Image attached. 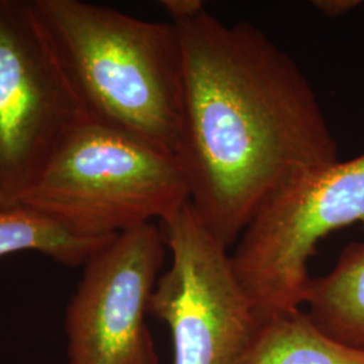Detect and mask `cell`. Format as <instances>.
Returning <instances> with one entry per match:
<instances>
[{
  "label": "cell",
  "instance_id": "obj_1",
  "mask_svg": "<svg viewBox=\"0 0 364 364\" xmlns=\"http://www.w3.org/2000/svg\"><path fill=\"white\" fill-rule=\"evenodd\" d=\"M174 25L183 60L177 158L189 203L234 247L281 189L336 164L338 144L305 73L260 28L207 10Z\"/></svg>",
  "mask_w": 364,
  "mask_h": 364
},
{
  "label": "cell",
  "instance_id": "obj_2",
  "mask_svg": "<svg viewBox=\"0 0 364 364\" xmlns=\"http://www.w3.org/2000/svg\"><path fill=\"white\" fill-rule=\"evenodd\" d=\"M90 119L177 156L183 119L178 28L81 0H33Z\"/></svg>",
  "mask_w": 364,
  "mask_h": 364
},
{
  "label": "cell",
  "instance_id": "obj_3",
  "mask_svg": "<svg viewBox=\"0 0 364 364\" xmlns=\"http://www.w3.org/2000/svg\"><path fill=\"white\" fill-rule=\"evenodd\" d=\"M189 201L177 156L88 120L53 156L22 204L85 236L165 220Z\"/></svg>",
  "mask_w": 364,
  "mask_h": 364
},
{
  "label": "cell",
  "instance_id": "obj_4",
  "mask_svg": "<svg viewBox=\"0 0 364 364\" xmlns=\"http://www.w3.org/2000/svg\"><path fill=\"white\" fill-rule=\"evenodd\" d=\"M353 224H364V154L302 174L264 204L231 254L260 324L304 306L317 246Z\"/></svg>",
  "mask_w": 364,
  "mask_h": 364
},
{
  "label": "cell",
  "instance_id": "obj_5",
  "mask_svg": "<svg viewBox=\"0 0 364 364\" xmlns=\"http://www.w3.org/2000/svg\"><path fill=\"white\" fill-rule=\"evenodd\" d=\"M88 120L33 0H0V205L21 204Z\"/></svg>",
  "mask_w": 364,
  "mask_h": 364
},
{
  "label": "cell",
  "instance_id": "obj_6",
  "mask_svg": "<svg viewBox=\"0 0 364 364\" xmlns=\"http://www.w3.org/2000/svg\"><path fill=\"white\" fill-rule=\"evenodd\" d=\"M161 224L171 263L156 281L149 316L169 328L173 364L243 363L260 324L228 248L189 201Z\"/></svg>",
  "mask_w": 364,
  "mask_h": 364
},
{
  "label": "cell",
  "instance_id": "obj_7",
  "mask_svg": "<svg viewBox=\"0 0 364 364\" xmlns=\"http://www.w3.org/2000/svg\"><path fill=\"white\" fill-rule=\"evenodd\" d=\"M156 223L117 235L82 266L66 306L68 364H159L149 302L166 254Z\"/></svg>",
  "mask_w": 364,
  "mask_h": 364
},
{
  "label": "cell",
  "instance_id": "obj_8",
  "mask_svg": "<svg viewBox=\"0 0 364 364\" xmlns=\"http://www.w3.org/2000/svg\"><path fill=\"white\" fill-rule=\"evenodd\" d=\"M304 306L326 336L364 351V242L346 246L329 273L311 278Z\"/></svg>",
  "mask_w": 364,
  "mask_h": 364
},
{
  "label": "cell",
  "instance_id": "obj_9",
  "mask_svg": "<svg viewBox=\"0 0 364 364\" xmlns=\"http://www.w3.org/2000/svg\"><path fill=\"white\" fill-rule=\"evenodd\" d=\"M242 364H364V351L326 336L301 308L262 323Z\"/></svg>",
  "mask_w": 364,
  "mask_h": 364
},
{
  "label": "cell",
  "instance_id": "obj_10",
  "mask_svg": "<svg viewBox=\"0 0 364 364\" xmlns=\"http://www.w3.org/2000/svg\"><path fill=\"white\" fill-rule=\"evenodd\" d=\"M115 236H85L25 204L0 205V258L36 251L68 267H82Z\"/></svg>",
  "mask_w": 364,
  "mask_h": 364
},
{
  "label": "cell",
  "instance_id": "obj_11",
  "mask_svg": "<svg viewBox=\"0 0 364 364\" xmlns=\"http://www.w3.org/2000/svg\"><path fill=\"white\" fill-rule=\"evenodd\" d=\"M161 4L169 14L173 23L192 19L207 10L201 0H164Z\"/></svg>",
  "mask_w": 364,
  "mask_h": 364
},
{
  "label": "cell",
  "instance_id": "obj_12",
  "mask_svg": "<svg viewBox=\"0 0 364 364\" xmlns=\"http://www.w3.org/2000/svg\"><path fill=\"white\" fill-rule=\"evenodd\" d=\"M360 1L358 0H316L313 6L326 16L336 18L344 14L350 13L353 9L359 7Z\"/></svg>",
  "mask_w": 364,
  "mask_h": 364
}]
</instances>
